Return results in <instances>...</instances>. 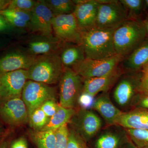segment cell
Segmentation results:
<instances>
[{"label":"cell","instance_id":"obj_1","mask_svg":"<svg viewBox=\"0 0 148 148\" xmlns=\"http://www.w3.org/2000/svg\"><path fill=\"white\" fill-rule=\"evenodd\" d=\"M116 28H94L82 32L81 45L85 58L104 59L117 55L113 42V34Z\"/></svg>","mask_w":148,"mask_h":148},{"label":"cell","instance_id":"obj_2","mask_svg":"<svg viewBox=\"0 0 148 148\" xmlns=\"http://www.w3.org/2000/svg\"><path fill=\"white\" fill-rule=\"evenodd\" d=\"M147 35L143 21L127 19L114 31L113 42L116 54L125 58L145 40Z\"/></svg>","mask_w":148,"mask_h":148},{"label":"cell","instance_id":"obj_3","mask_svg":"<svg viewBox=\"0 0 148 148\" xmlns=\"http://www.w3.org/2000/svg\"><path fill=\"white\" fill-rule=\"evenodd\" d=\"M58 53L38 56L27 71L28 79L46 84H55L64 71Z\"/></svg>","mask_w":148,"mask_h":148},{"label":"cell","instance_id":"obj_4","mask_svg":"<svg viewBox=\"0 0 148 148\" xmlns=\"http://www.w3.org/2000/svg\"><path fill=\"white\" fill-rule=\"evenodd\" d=\"M59 81V105L75 109L82 92L83 79L73 69H66Z\"/></svg>","mask_w":148,"mask_h":148},{"label":"cell","instance_id":"obj_5","mask_svg":"<svg viewBox=\"0 0 148 148\" xmlns=\"http://www.w3.org/2000/svg\"><path fill=\"white\" fill-rule=\"evenodd\" d=\"M124 58L117 54L104 59L85 58L72 69L83 79L98 77L113 71L119 67Z\"/></svg>","mask_w":148,"mask_h":148},{"label":"cell","instance_id":"obj_6","mask_svg":"<svg viewBox=\"0 0 148 148\" xmlns=\"http://www.w3.org/2000/svg\"><path fill=\"white\" fill-rule=\"evenodd\" d=\"M97 1L98 5L95 28H115L128 19L127 11L119 1Z\"/></svg>","mask_w":148,"mask_h":148},{"label":"cell","instance_id":"obj_7","mask_svg":"<svg viewBox=\"0 0 148 148\" xmlns=\"http://www.w3.org/2000/svg\"><path fill=\"white\" fill-rule=\"evenodd\" d=\"M140 77L141 75L138 77L128 72L123 74L117 82L113 97L121 110L132 106L135 97L140 93Z\"/></svg>","mask_w":148,"mask_h":148},{"label":"cell","instance_id":"obj_8","mask_svg":"<svg viewBox=\"0 0 148 148\" xmlns=\"http://www.w3.org/2000/svg\"><path fill=\"white\" fill-rule=\"evenodd\" d=\"M56 95L55 88L48 85L30 80L27 81L21 97L27 107L29 116L45 101L56 99Z\"/></svg>","mask_w":148,"mask_h":148},{"label":"cell","instance_id":"obj_9","mask_svg":"<svg viewBox=\"0 0 148 148\" xmlns=\"http://www.w3.org/2000/svg\"><path fill=\"white\" fill-rule=\"evenodd\" d=\"M73 129L85 141L95 137L102 129L103 121L101 118L90 110L80 109L70 121Z\"/></svg>","mask_w":148,"mask_h":148},{"label":"cell","instance_id":"obj_10","mask_svg":"<svg viewBox=\"0 0 148 148\" xmlns=\"http://www.w3.org/2000/svg\"><path fill=\"white\" fill-rule=\"evenodd\" d=\"M52 25L56 36L62 41L81 45L82 32L73 13L54 16Z\"/></svg>","mask_w":148,"mask_h":148},{"label":"cell","instance_id":"obj_11","mask_svg":"<svg viewBox=\"0 0 148 148\" xmlns=\"http://www.w3.org/2000/svg\"><path fill=\"white\" fill-rule=\"evenodd\" d=\"M27 71L19 70L0 74V101L21 98L27 82Z\"/></svg>","mask_w":148,"mask_h":148},{"label":"cell","instance_id":"obj_12","mask_svg":"<svg viewBox=\"0 0 148 148\" xmlns=\"http://www.w3.org/2000/svg\"><path fill=\"white\" fill-rule=\"evenodd\" d=\"M0 117L7 124L16 126L25 124L29 120L26 105L21 98L0 101Z\"/></svg>","mask_w":148,"mask_h":148},{"label":"cell","instance_id":"obj_13","mask_svg":"<svg viewBox=\"0 0 148 148\" xmlns=\"http://www.w3.org/2000/svg\"><path fill=\"white\" fill-rule=\"evenodd\" d=\"M54 16L44 0L37 1L31 11L30 27L32 31L44 36L52 35V21Z\"/></svg>","mask_w":148,"mask_h":148},{"label":"cell","instance_id":"obj_14","mask_svg":"<svg viewBox=\"0 0 148 148\" xmlns=\"http://www.w3.org/2000/svg\"><path fill=\"white\" fill-rule=\"evenodd\" d=\"M38 56L32 55L27 49H17L9 52L0 58V74L17 70H28Z\"/></svg>","mask_w":148,"mask_h":148},{"label":"cell","instance_id":"obj_15","mask_svg":"<svg viewBox=\"0 0 148 148\" xmlns=\"http://www.w3.org/2000/svg\"><path fill=\"white\" fill-rule=\"evenodd\" d=\"M73 12L82 32L95 28L98 3L97 0H75Z\"/></svg>","mask_w":148,"mask_h":148},{"label":"cell","instance_id":"obj_16","mask_svg":"<svg viewBox=\"0 0 148 148\" xmlns=\"http://www.w3.org/2000/svg\"><path fill=\"white\" fill-rule=\"evenodd\" d=\"M57 37L51 36L37 35L28 40L27 50L36 56L58 53L64 44Z\"/></svg>","mask_w":148,"mask_h":148},{"label":"cell","instance_id":"obj_17","mask_svg":"<svg viewBox=\"0 0 148 148\" xmlns=\"http://www.w3.org/2000/svg\"><path fill=\"white\" fill-rule=\"evenodd\" d=\"M118 67L110 73L98 77L83 79L82 92L95 97L99 92H106L116 83L123 74Z\"/></svg>","mask_w":148,"mask_h":148},{"label":"cell","instance_id":"obj_18","mask_svg":"<svg viewBox=\"0 0 148 148\" xmlns=\"http://www.w3.org/2000/svg\"><path fill=\"white\" fill-rule=\"evenodd\" d=\"M92 108L98 112L108 126L116 125L123 112L112 103L107 92H103L95 98Z\"/></svg>","mask_w":148,"mask_h":148},{"label":"cell","instance_id":"obj_19","mask_svg":"<svg viewBox=\"0 0 148 148\" xmlns=\"http://www.w3.org/2000/svg\"><path fill=\"white\" fill-rule=\"evenodd\" d=\"M108 127L98 134L95 142V148H118L123 140L128 139L124 128L116 125Z\"/></svg>","mask_w":148,"mask_h":148},{"label":"cell","instance_id":"obj_20","mask_svg":"<svg viewBox=\"0 0 148 148\" xmlns=\"http://www.w3.org/2000/svg\"><path fill=\"white\" fill-rule=\"evenodd\" d=\"M116 125L124 129H148V110L134 108L123 112Z\"/></svg>","mask_w":148,"mask_h":148},{"label":"cell","instance_id":"obj_21","mask_svg":"<svg viewBox=\"0 0 148 148\" xmlns=\"http://www.w3.org/2000/svg\"><path fill=\"white\" fill-rule=\"evenodd\" d=\"M123 61V67L129 72L143 69L148 64V40L144 41L134 49Z\"/></svg>","mask_w":148,"mask_h":148},{"label":"cell","instance_id":"obj_22","mask_svg":"<svg viewBox=\"0 0 148 148\" xmlns=\"http://www.w3.org/2000/svg\"><path fill=\"white\" fill-rule=\"evenodd\" d=\"M61 50L59 56L64 69H72L85 59L84 51L80 45H64Z\"/></svg>","mask_w":148,"mask_h":148},{"label":"cell","instance_id":"obj_23","mask_svg":"<svg viewBox=\"0 0 148 148\" xmlns=\"http://www.w3.org/2000/svg\"><path fill=\"white\" fill-rule=\"evenodd\" d=\"M0 15L14 28L24 29L30 27L31 12L6 9L0 11Z\"/></svg>","mask_w":148,"mask_h":148},{"label":"cell","instance_id":"obj_24","mask_svg":"<svg viewBox=\"0 0 148 148\" xmlns=\"http://www.w3.org/2000/svg\"><path fill=\"white\" fill-rule=\"evenodd\" d=\"M76 112L75 109L66 108L59 104L58 110L55 114L49 118L45 126L38 131H55L62 125L69 122Z\"/></svg>","mask_w":148,"mask_h":148},{"label":"cell","instance_id":"obj_25","mask_svg":"<svg viewBox=\"0 0 148 148\" xmlns=\"http://www.w3.org/2000/svg\"><path fill=\"white\" fill-rule=\"evenodd\" d=\"M31 137L38 148H56L54 131L36 130L31 133Z\"/></svg>","mask_w":148,"mask_h":148},{"label":"cell","instance_id":"obj_26","mask_svg":"<svg viewBox=\"0 0 148 148\" xmlns=\"http://www.w3.org/2000/svg\"><path fill=\"white\" fill-rule=\"evenodd\" d=\"M54 16L73 13L75 4L71 0H44Z\"/></svg>","mask_w":148,"mask_h":148},{"label":"cell","instance_id":"obj_27","mask_svg":"<svg viewBox=\"0 0 148 148\" xmlns=\"http://www.w3.org/2000/svg\"><path fill=\"white\" fill-rule=\"evenodd\" d=\"M125 129L128 138L138 148L148 147V129Z\"/></svg>","mask_w":148,"mask_h":148},{"label":"cell","instance_id":"obj_28","mask_svg":"<svg viewBox=\"0 0 148 148\" xmlns=\"http://www.w3.org/2000/svg\"><path fill=\"white\" fill-rule=\"evenodd\" d=\"M49 118L40 108L36 109L29 117L30 126L36 130H39L45 126Z\"/></svg>","mask_w":148,"mask_h":148},{"label":"cell","instance_id":"obj_29","mask_svg":"<svg viewBox=\"0 0 148 148\" xmlns=\"http://www.w3.org/2000/svg\"><path fill=\"white\" fill-rule=\"evenodd\" d=\"M119 2L127 11L128 19H134L141 12L144 3L142 0H120Z\"/></svg>","mask_w":148,"mask_h":148},{"label":"cell","instance_id":"obj_30","mask_svg":"<svg viewBox=\"0 0 148 148\" xmlns=\"http://www.w3.org/2000/svg\"><path fill=\"white\" fill-rule=\"evenodd\" d=\"M56 148H66L69 141L70 130L67 123L54 131Z\"/></svg>","mask_w":148,"mask_h":148},{"label":"cell","instance_id":"obj_31","mask_svg":"<svg viewBox=\"0 0 148 148\" xmlns=\"http://www.w3.org/2000/svg\"><path fill=\"white\" fill-rule=\"evenodd\" d=\"M36 2L33 0H11L7 9L31 12Z\"/></svg>","mask_w":148,"mask_h":148},{"label":"cell","instance_id":"obj_32","mask_svg":"<svg viewBox=\"0 0 148 148\" xmlns=\"http://www.w3.org/2000/svg\"><path fill=\"white\" fill-rule=\"evenodd\" d=\"M85 142L73 129L70 130L69 141L66 148H87Z\"/></svg>","mask_w":148,"mask_h":148},{"label":"cell","instance_id":"obj_33","mask_svg":"<svg viewBox=\"0 0 148 148\" xmlns=\"http://www.w3.org/2000/svg\"><path fill=\"white\" fill-rule=\"evenodd\" d=\"M58 106L59 105L56 102V99H52L45 101L40 108L50 118L56 112Z\"/></svg>","mask_w":148,"mask_h":148},{"label":"cell","instance_id":"obj_34","mask_svg":"<svg viewBox=\"0 0 148 148\" xmlns=\"http://www.w3.org/2000/svg\"><path fill=\"white\" fill-rule=\"evenodd\" d=\"M94 100V97L82 92L78 99L77 105L80 107L81 109L90 110L92 108Z\"/></svg>","mask_w":148,"mask_h":148},{"label":"cell","instance_id":"obj_35","mask_svg":"<svg viewBox=\"0 0 148 148\" xmlns=\"http://www.w3.org/2000/svg\"><path fill=\"white\" fill-rule=\"evenodd\" d=\"M132 107L148 110V93H139L135 97Z\"/></svg>","mask_w":148,"mask_h":148},{"label":"cell","instance_id":"obj_36","mask_svg":"<svg viewBox=\"0 0 148 148\" xmlns=\"http://www.w3.org/2000/svg\"><path fill=\"white\" fill-rule=\"evenodd\" d=\"M139 91L140 93H148V64L142 69Z\"/></svg>","mask_w":148,"mask_h":148},{"label":"cell","instance_id":"obj_37","mask_svg":"<svg viewBox=\"0 0 148 148\" xmlns=\"http://www.w3.org/2000/svg\"><path fill=\"white\" fill-rule=\"evenodd\" d=\"M14 28L3 16L0 15V32H10Z\"/></svg>","mask_w":148,"mask_h":148},{"label":"cell","instance_id":"obj_38","mask_svg":"<svg viewBox=\"0 0 148 148\" xmlns=\"http://www.w3.org/2000/svg\"><path fill=\"white\" fill-rule=\"evenodd\" d=\"M10 148H28L27 140L23 137L18 138L12 142Z\"/></svg>","mask_w":148,"mask_h":148},{"label":"cell","instance_id":"obj_39","mask_svg":"<svg viewBox=\"0 0 148 148\" xmlns=\"http://www.w3.org/2000/svg\"><path fill=\"white\" fill-rule=\"evenodd\" d=\"M10 0H0V11L8 8Z\"/></svg>","mask_w":148,"mask_h":148},{"label":"cell","instance_id":"obj_40","mask_svg":"<svg viewBox=\"0 0 148 148\" xmlns=\"http://www.w3.org/2000/svg\"><path fill=\"white\" fill-rule=\"evenodd\" d=\"M144 22V24H145V27L147 32V35H148V18H147V19Z\"/></svg>","mask_w":148,"mask_h":148},{"label":"cell","instance_id":"obj_41","mask_svg":"<svg viewBox=\"0 0 148 148\" xmlns=\"http://www.w3.org/2000/svg\"><path fill=\"white\" fill-rule=\"evenodd\" d=\"M0 148H8V144L7 142H4L0 145Z\"/></svg>","mask_w":148,"mask_h":148},{"label":"cell","instance_id":"obj_42","mask_svg":"<svg viewBox=\"0 0 148 148\" xmlns=\"http://www.w3.org/2000/svg\"><path fill=\"white\" fill-rule=\"evenodd\" d=\"M144 3H145V5L148 8V0H146V1H145Z\"/></svg>","mask_w":148,"mask_h":148},{"label":"cell","instance_id":"obj_43","mask_svg":"<svg viewBox=\"0 0 148 148\" xmlns=\"http://www.w3.org/2000/svg\"><path fill=\"white\" fill-rule=\"evenodd\" d=\"M3 45L2 42L0 40V48Z\"/></svg>","mask_w":148,"mask_h":148},{"label":"cell","instance_id":"obj_44","mask_svg":"<svg viewBox=\"0 0 148 148\" xmlns=\"http://www.w3.org/2000/svg\"><path fill=\"white\" fill-rule=\"evenodd\" d=\"M1 127H0V134H1Z\"/></svg>","mask_w":148,"mask_h":148},{"label":"cell","instance_id":"obj_45","mask_svg":"<svg viewBox=\"0 0 148 148\" xmlns=\"http://www.w3.org/2000/svg\"><path fill=\"white\" fill-rule=\"evenodd\" d=\"M130 148H134V147H130Z\"/></svg>","mask_w":148,"mask_h":148},{"label":"cell","instance_id":"obj_46","mask_svg":"<svg viewBox=\"0 0 148 148\" xmlns=\"http://www.w3.org/2000/svg\"><path fill=\"white\" fill-rule=\"evenodd\" d=\"M138 148H148V147Z\"/></svg>","mask_w":148,"mask_h":148}]
</instances>
